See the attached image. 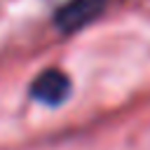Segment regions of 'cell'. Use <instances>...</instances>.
Returning a JSON list of instances; mask_svg holds the SVG:
<instances>
[{"label": "cell", "mask_w": 150, "mask_h": 150, "mask_svg": "<svg viewBox=\"0 0 150 150\" xmlns=\"http://www.w3.org/2000/svg\"><path fill=\"white\" fill-rule=\"evenodd\" d=\"M103 9H105V0H70L56 12L54 23L59 30L73 33L91 23Z\"/></svg>", "instance_id": "cell-1"}, {"label": "cell", "mask_w": 150, "mask_h": 150, "mask_svg": "<svg viewBox=\"0 0 150 150\" xmlns=\"http://www.w3.org/2000/svg\"><path fill=\"white\" fill-rule=\"evenodd\" d=\"M68 91H70V80L63 70H56V68L40 73L30 84V96L45 105L63 103L68 98Z\"/></svg>", "instance_id": "cell-2"}]
</instances>
